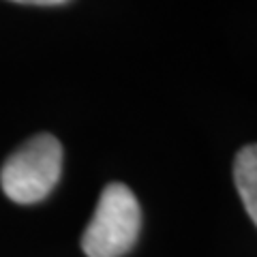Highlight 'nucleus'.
Returning <instances> with one entry per match:
<instances>
[{
    "mask_svg": "<svg viewBox=\"0 0 257 257\" xmlns=\"http://www.w3.org/2000/svg\"><path fill=\"white\" fill-rule=\"evenodd\" d=\"M60 174V142L50 133H39L5 161L0 170V187L15 204H37L54 191Z\"/></svg>",
    "mask_w": 257,
    "mask_h": 257,
    "instance_id": "f257e3e1",
    "label": "nucleus"
},
{
    "mask_svg": "<svg viewBox=\"0 0 257 257\" xmlns=\"http://www.w3.org/2000/svg\"><path fill=\"white\" fill-rule=\"evenodd\" d=\"M142 210L133 191L120 182L103 189L96 210L82 236L88 257H122L138 242Z\"/></svg>",
    "mask_w": 257,
    "mask_h": 257,
    "instance_id": "f03ea898",
    "label": "nucleus"
},
{
    "mask_svg": "<svg viewBox=\"0 0 257 257\" xmlns=\"http://www.w3.org/2000/svg\"><path fill=\"white\" fill-rule=\"evenodd\" d=\"M234 182L244 210L257 225V144L240 148L234 159Z\"/></svg>",
    "mask_w": 257,
    "mask_h": 257,
    "instance_id": "7ed1b4c3",
    "label": "nucleus"
},
{
    "mask_svg": "<svg viewBox=\"0 0 257 257\" xmlns=\"http://www.w3.org/2000/svg\"><path fill=\"white\" fill-rule=\"evenodd\" d=\"M11 3H20V5H37V7H56V5L69 3V0H11Z\"/></svg>",
    "mask_w": 257,
    "mask_h": 257,
    "instance_id": "20e7f679",
    "label": "nucleus"
}]
</instances>
